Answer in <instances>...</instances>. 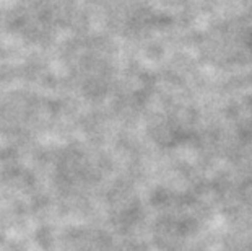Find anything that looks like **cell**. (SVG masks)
Listing matches in <instances>:
<instances>
[]
</instances>
